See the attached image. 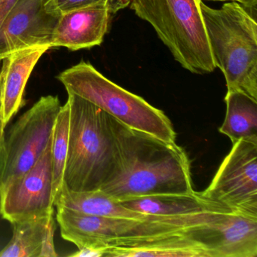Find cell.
Listing matches in <instances>:
<instances>
[{
	"label": "cell",
	"mask_w": 257,
	"mask_h": 257,
	"mask_svg": "<svg viewBox=\"0 0 257 257\" xmlns=\"http://www.w3.org/2000/svg\"><path fill=\"white\" fill-rule=\"evenodd\" d=\"M115 168L100 189L115 199L195 192L190 161L176 142L168 143L113 118Z\"/></svg>",
	"instance_id": "cell-1"
},
{
	"label": "cell",
	"mask_w": 257,
	"mask_h": 257,
	"mask_svg": "<svg viewBox=\"0 0 257 257\" xmlns=\"http://www.w3.org/2000/svg\"><path fill=\"white\" fill-rule=\"evenodd\" d=\"M69 149L64 183L76 192L100 189L115 168L113 117L88 100L68 94Z\"/></svg>",
	"instance_id": "cell-2"
},
{
	"label": "cell",
	"mask_w": 257,
	"mask_h": 257,
	"mask_svg": "<svg viewBox=\"0 0 257 257\" xmlns=\"http://www.w3.org/2000/svg\"><path fill=\"white\" fill-rule=\"evenodd\" d=\"M200 7L213 64L223 73L227 91L257 100L256 17L236 2L213 9L201 0Z\"/></svg>",
	"instance_id": "cell-3"
},
{
	"label": "cell",
	"mask_w": 257,
	"mask_h": 257,
	"mask_svg": "<svg viewBox=\"0 0 257 257\" xmlns=\"http://www.w3.org/2000/svg\"><path fill=\"white\" fill-rule=\"evenodd\" d=\"M135 14L148 22L176 61L195 74L214 71L201 16V0H129Z\"/></svg>",
	"instance_id": "cell-4"
},
{
	"label": "cell",
	"mask_w": 257,
	"mask_h": 257,
	"mask_svg": "<svg viewBox=\"0 0 257 257\" xmlns=\"http://www.w3.org/2000/svg\"><path fill=\"white\" fill-rule=\"evenodd\" d=\"M57 79L68 94L88 100L131 128L165 142H176L177 134L163 111L114 83L90 63L81 61L60 73Z\"/></svg>",
	"instance_id": "cell-5"
},
{
	"label": "cell",
	"mask_w": 257,
	"mask_h": 257,
	"mask_svg": "<svg viewBox=\"0 0 257 257\" xmlns=\"http://www.w3.org/2000/svg\"><path fill=\"white\" fill-rule=\"evenodd\" d=\"M61 107L58 96L42 97L12 126L6 137L7 160L0 192L41 157L52 140Z\"/></svg>",
	"instance_id": "cell-6"
},
{
	"label": "cell",
	"mask_w": 257,
	"mask_h": 257,
	"mask_svg": "<svg viewBox=\"0 0 257 257\" xmlns=\"http://www.w3.org/2000/svg\"><path fill=\"white\" fill-rule=\"evenodd\" d=\"M225 211L257 219V144H232L208 187L200 192Z\"/></svg>",
	"instance_id": "cell-7"
},
{
	"label": "cell",
	"mask_w": 257,
	"mask_h": 257,
	"mask_svg": "<svg viewBox=\"0 0 257 257\" xmlns=\"http://www.w3.org/2000/svg\"><path fill=\"white\" fill-rule=\"evenodd\" d=\"M56 207L61 236L79 249L93 247L106 250L117 242L150 237L157 231V222L150 216L143 219L103 217Z\"/></svg>",
	"instance_id": "cell-8"
},
{
	"label": "cell",
	"mask_w": 257,
	"mask_h": 257,
	"mask_svg": "<svg viewBox=\"0 0 257 257\" xmlns=\"http://www.w3.org/2000/svg\"><path fill=\"white\" fill-rule=\"evenodd\" d=\"M199 243L208 257H255L257 219L228 212H210L207 217L183 230Z\"/></svg>",
	"instance_id": "cell-9"
},
{
	"label": "cell",
	"mask_w": 257,
	"mask_h": 257,
	"mask_svg": "<svg viewBox=\"0 0 257 257\" xmlns=\"http://www.w3.org/2000/svg\"><path fill=\"white\" fill-rule=\"evenodd\" d=\"M54 206L51 140L37 163L0 192V215L13 224L49 214Z\"/></svg>",
	"instance_id": "cell-10"
},
{
	"label": "cell",
	"mask_w": 257,
	"mask_h": 257,
	"mask_svg": "<svg viewBox=\"0 0 257 257\" xmlns=\"http://www.w3.org/2000/svg\"><path fill=\"white\" fill-rule=\"evenodd\" d=\"M61 15L50 0H17L0 27V61L21 49L52 48Z\"/></svg>",
	"instance_id": "cell-11"
},
{
	"label": "cell",
	"mask_w": 257,
	"mask_h": 257,
	"mask_svg": "<svg viewBox=\"0 0 257 257\" xmlns=\"http://www.w3.org/2000/svg\"><path fill=\"white\" fill-rule=\"evenodd\" d=\"M112 12L104 5H94L61 13L52 48L70 51L100 46L109 29Z\"/></svg>",
	"instance_id": "cell-12"
},
{
	"label": "cell",
	"mask_w": 257,
	"mask_h": 257,
	"mask_svg": "<svg viewBox=\"0 0 257 257\" xmlns=\"http://www.w3.org/2000/svg\"><path fill=\"white\" fill-rule=\"evenodd\" d=\"M49 49V46L27 48L10 54L1 61L0 111L6 126L25 104L27 82L39 60Z\"/></svg>",
	"instance_id": "cell-13"
},
{
	"label": "cell",
	"mask_w": 257,
	"mask_h": 257,
	"mask_svg": "<svg viewBox=\"0 0 257 257\" xmlns=\"http://www.w3.org/2000/svg\"><path fill=\"white\" fill-rule=\"evenodd\" d=\"M13 237L0 251V257H55L54 212L13 223Z\"/></svg>",
	"instance_id": "cell-14"
},
{
	"label": "cell",
	"mask_w": 257,
	"mask_h": 257,
	"mask_svg": "<svg viewBox=\"0 0 257 257\" xmlns=\"http://www.w3.org/2000/svg\"><path fill=\"white\" fill-rule=\"evenodd\" d=\"M105 256L208 257L205 249L183 231L131 242L106 249Z\"/></svg>",
	"instance_id": "cell-15"
},
{
	"label": "cell",
	"mask_w": 257,
	"mask_h": 257,
	"mask_svg": "<svg viewBox=\"0 0 257 257\" xmlns=\"http://www.w3.org/2000/svg\"><path fill=\"white\" fill-rule=\"evenodd\" d=\"M119 201L130 210L151 216H189L207 211L227 212L197 192L146 195Z\"/></svg>",
	"instance_id": "cell-16"
},
{
	"label": "cell",
	"mask_w": 257,
	"mask_h": 257,
	"mask_svg": "<svg viewBox=\"0 0 257 257\" xmlns=\"http://www.w3.org/2000/svg\"><path fill=\"white\" fill-rule=\"evenodd\" d=\"M54 205L103 217L143 219L147 216L127 208L118 200L100 189L76 192L70 190L64 183L55 198Z\"/></svg>",
	"instance_id": "cell-17"
},
{
	"label": "cell",
	"mask_w": 257,
	"mask_h": 257,
	"mask_svg": "<svg viewBox=\"0 0 257 257\" xmlns=\"http://www.w3.org/2000/svg\"><path fill=\"white\" fill-rule=\"evenodd\" d=\"M226 112L219 127L232 144L240 140L257 144V100L239 91H227Z\"/></svg>",
	"instance_id": "cell-18"
},
{
	"label": "cell",
	"mask_w": 257,
	"mask_h": 257,
	"mask_svg": "<svg viewBox=\"0 0 257 257\" xmlns=\"http://www.w3.org/2000/svg\"><path fill=\"white\" fill-rule=\"evenodd\" d=\"M70 106L68 102L62 106L54 126L52 139V175L54 202L64 183V172L69 149Z\"/></svg>",
	"instance_id": "cell-19"
},
{
	"label": "cell",
	"mask_w": 257,
	"mask_h": 257,
	"mask_svg": "<svg viewBox=\"0 0 257 257\" xmlns=\"http://www.w3.org/2000/svg\"><path fill=\"white\" fill-rule=\"evenodd\" d=\"M52 7L58 13H64L77 9L94 5H104L109 7L112 14L129 7V0H50Z\"/></svg>",
	"instance_id": "cell-20"
},
{
	"label": "cell",
	"mask_w": 257,
	"mask_h": 257,
	"mask_svg": "<svg viewBox=\"0 0 257 257\" xmlns=\"http://www.w3.org/2000/svg\"><path fill=\"white\" fill-rule=\"evenodd\" d=\"M6 125L3 121L2 115L0 111V185L5 171L7 153H6Z\"/></svg>",
	"instance_id": "cell-21"
},
{
	"label": "cell",
	"mask_w": 257,
	"mask_h": 257,
	"mask_svg": "<svg viewBox=\"0 0 257 257\" xmlns=\"http://www.w3.org/2000/svg\"><path fill=\"white\" fill-rule=\"evenodd\" d=\"M209 1H218V2L229 1V2L238 3L239 4L246 8L252 16L256 17L255 13H256L257 0H209Z\"/></svg>",
	"instance_id": "cell-22"
},
{
	"label": "cell",
	"mask_w": 257,
	"mask_h": 257,
	"mask_svg": "<svg viewBox=\"0 0 257 257\" xmlns=\"http://www.w3.org/2000/svg\"><path fill=\"white\" fill-rule=\"evenodd\" d=\"M17 0H0V27Z\"/></svg>",
	"instance_id": "cell-23"
}]
</instances>
